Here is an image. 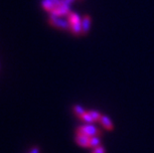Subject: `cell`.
Masks as SVG:
<instances>
[{"label":"cell","instance_id":"1","mask_svg":"<svg viewBox=\"0 0 154 153\" xmlns=\"http://www.w3.org/2000/svg\"><path fill=\"white\" fill-rule=\"evenodd\" d=\"M49 23L52 26L60 29H63V30H70L71 29V24L69 20L67 19H62L61 16H53L50 15V18H49Z\"/></svg>","mask_w":154,"mask_h":153},{"label":"cell","instance_id":"2","mask_svg":"<svg viewBox=\"0 0 154 153\" xmlns=\"http://www.w3.org/2000/svg\"><path fill=\"white\" fill-rule=\"evenodd\" d=\"M77 133H81V134L91 137V136H94V135H100V130L99 128H97L94 125L91 124V123H87V124H85V125L79 126L77 129Z\"/></svg>","mask_w":154,"mask_h":153},{"label":"cell","instance_id":"3","mask_svg":"<svg viewBox=\"0 0 154 153\" xmlns=\"http://www.w3.org/2000/svg\"><path fill=\"white\" fill-rule=\"evenodd\" d=\"M76 142L82 147H90V137L87 135L77 133L76 135Z\"/></svg>","mask_w":154,"mask_h":153},{"label":"cell","instance_id":"4","mask_svg":"<svg viewBox=\"0 0 154 153\" xmlns=\"http://www.w3.org/2000/svg\"><path fill=\"white\" fill-rule=\"evenodd\" d=\"M91 29V17L86 15L82 19V35H87Z\"/></svg>","mask_w":154,"mask_h":153},{"label":"cell","instance_id":"5","mask_svg":"<svg viewBox=\"0 0 154 153\" xmlns=\"http://www.w3.org/2000/svg\"><path fill=\"white\" fill-rule=\"evenodd\" d=\"M100 122V124L107 130H111L113 128V123H112V121H111V119L109 118V116H106L104 115H101Z\"/></svg>","mask_w":154,"mask_h":153},{"label":"cell","instance_id":"6","mask_svg":"<svg viewBox=\"0 0 154 153\" xmlns=\"http://www.w3.org/2000/svg\"><path fill=\"white\" fill-rule=\"evenodd\" d=\"M70 31L74 35H81L82 34V21L78 22V23H73L71 24V29Z\"/></svg>","mask_w":154,"mask_h":153},{"label":"cell","instance_id":"7","mask_svg":"<svg viewBox=\"0 0 154 153\" xmlns=\"http://www.w3.org/2000/svg\"><path fill=\"white\" fill-rule=\"evenodd\" d=\"M68 20H69V22H70V24H73V23H78V22H81L82 19H81L80 16L77 14V13L71 12L70 14L68 15Z\"/></svg>","mask_w":154,"mask_h":153},{"label":"cell","instance_id":"8","mask_svg":"<svg viewBox=\"0 0 154 153\" xmlns=\"http://www.w3.org/2000/svg\"><path fill=\"white\" fill-rule=\"evenodd\" d=\"M42 6H43V8L48 12H51L56 7L54 5V3L50 1V0H43V1H42Z\"/></svg>","mask_w":154,"mask_h":153},{"label":"cell","instance_id":"9","mask_svg":"<svg viewBox=\"0 0 154 153\" xmlns=\"http://www.w3.org/2000/svg\"><path fill=\"white\" fill-rule=\"evenodd\" d=\"M100 145V139L99 137V135H94L90 137V147L96 148Z\"/></svg>","mask_w":154,"mask_h":153},{"label":"cell","instance_id":"10","mask_svg":"<svg viewBox=\"0 0 154 153\" xmlns=\"http://www.w3.org/2000/svg\"><path fill=\"white\" fill-rule=\"evenodd\" d=\"M73 110H74V112L76 113V115L79 116V118H81L82 115H85L87 112L85 110V109L82 106H80V105H76V106H74V109H73Z\"/></svg>","mask_w":154,"mask_h":153},{"label":"cell","instance_id":"11","mask_svg":"<svg viewBox=\"0 0 154 153\" xmlns=\"http://www.w3.org/2000/svg\"><path fill=\"white\" fill-rule=\"evenodd\" d=\"M82 120H84L85 122H87V123H91V122H94V118H91V115L88 113V112H87L85 115H83L80 118Z\"/></svg>","mask_w":154,"mask_h":153},{"label":"cell","instance_id":"12","mask_svg":"<svg viewBox=\"0 0 154 153\" xmlns=\"http://www.w3.org/2000/svg\"><path fill=\"white\" fill-rule=\"evenodd\" d=\"M88 113H90L91 118H94V121H100V119L101 118V115L99 112H97V110H90Z\"/></svg>","mask_w":154,"mask_h":153},{"label":"cell","instance_id":"13","mask_svg":"<svg viewBox=\"0 0 154 153\" xmlns=\"http://www.w3.org/2000/svg\"><path fill=\"white\" fill-rule=\"evenodd\" d=\"M91 153H106V149H104L103 146L100 145V146H97V147L94 148V150Z\"/></svg>","mask_w":154,"mask_h":153},{"label":"cell","instance_id":"14","mask_svg":"<svg viewBox=\"0 0 154 153\" xmlns=\"http://www.w3.org/2000/svg\"><path fill=\"white\" fill-rule=\"evenodd\" d=\"M39 152H40V149H39L38 146H35V147L32 148V150L29 153H39Z\"/></svg>","mask_w":154,"mask_h":153},{"label":"cell","instance_id":"15","mask_svg":"<svg viewBox=\"0 0 154 153\" xmlns=\"http://www.w3.org/2000/svg\"><path fill=\"white\" fill-rule=\"evenodd\" d=\"M50 1H52L54 3V5L57 7V6H59L62 3V0H50Z\"/></svg>","mask_w":154,"mask_h":153},{"label":"cell","instance_id":"16","mask_svg":"<svg viewBox=\"0 0 154 153\" xmlns=\"http://www.w3.org/2000/svg\"><path fill=\"white\" fill-rule=\"evenodd\" d=\"M62 2H63V3H66V4H68V5H71L72 3H74V2H75V0H62Z\"/></svg>","mask_w":154,"mask_h":153},{"label":"cell","instance_id":"17","mask_svg":"<svg viewBox=\"0 0 154 153\" xmlns=\"http://www.w3.org/2000/svg\"><path fill=\"white\" fill-rule=\"evenodd\" d=\"M80 1H82V0H80Z\"/></svg>","mask_w":154,"mask_h":153}]
</instances>
